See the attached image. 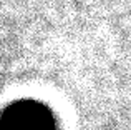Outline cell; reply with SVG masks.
Wrapping results in <instances>:
<instances>
[{"label":"cell","mask_w":131,"mask_h":130,"mask_svg":"<svg viewBox=\"0 0 131 130\" xmlns=\"http://www.w3.org/2000/svg\"><path fill=\"white\" fill-rule=\"evenodd\" d=\"M0 130H55L50 110L37 102H18L7 108Z\"/></svg>","instance_id":"cell-1"}]
</instances>
